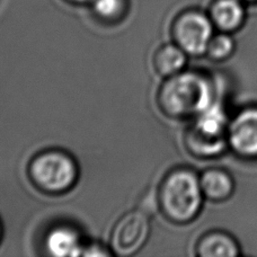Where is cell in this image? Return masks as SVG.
Listing matches in <instances>:
<instances>
[{
	"label": "cell",
	"mask_w": 257,
	"mask_h": 257,
	"mask_svg": "<svg viewBox=\"0 0 257 257\" xmlns=\"http://www.w3.org/2000/svg\"><path fill=\"white\" fill-rule=\"evenodd\" d=\"M212 103L209 80L193 71H181L166 78L157 93L160 111L176 120L196 117Z\"/></svg>",
	"instance_id": "1"
},
{
	"label": "cell",
	"mask_w": 257,
	"mask_h": 257,
	"mask_svg": "<svg viewBox=\"0 0 257 257\" xmlns=\"http://www.w3.org/2000/svg\"><path fill=\"white\" fill-rule=\"evenodd\" d=\"M203 196L196 174L187 168H175L160 183L157 201L167 220L187 223L200 212Z\"/></svg>",
	"instance_id": "2"
},
{
	"label": "cell",
	"mask_w": 257,
	"mask_h": 257,
	"mask_svg": "<svg viewBox=\"0 0 257 257\" xmlns=\"http://www.w3.org/2000/svg\"><path fill=\"white\" fill-rule=\"evenodd\" d=\"M27 174L32 184L49 195H61L73 189L79 176L77 162L61 149H48L34 156Z\"/></svg>",
	"instance_id": "3"
},
{
	"label": "cell",
	"mask_w": 257,
	"mask_h": 257,
	"mask_svg": "<svg viewBox=\"0 0 257 257\" xmlns=\"http://www.w3.org/2000/svg\"><path fill=\"white\" fill-rule=\"evenodd\" d=\"M172 36L175 44L187 54L200 56L206 52L210 41L213 38V23L203 13L187 11L174 21Z\"/></svg>",
	"instance_id": "4"
},
{
	"label": "cell",
	"mask_w": 257,
	"mask_h": 257,
	"mask_svg": "<svg viewBox=\"0 0 257 257\" xmlns=\"http://www.w3.org/2000/svg\"><path fill=\"white\" fill-rule=\"evenodd\" d=\"M150 221L140 210L122 215L111 233V250L117 256H131L138 253L148 240Z\"/></svg>",
	"instance_id": "5"
},
{
	"label": "cell",
	"mask_w": 257,
	"mask_h": 257,
	"mask_svg": "<svg viewBox=\"0 0 257 257\" xmlns=\"http://www.w3.org/2000/svg\"><path fill=\"white\" fill-rule=\"evenodd\" d=\"M229 144L244 157H257V108H248L237 114L228 130Z\"/></svg>",
	"instance_id": "6"
},
{
	"label": "cell",
	"mask_w": 257,
	"mask_h": 257,
	"mask_svg": "<svg viewBox=\"0 0 257 257\" xmlns=\"http://www.w3.org/2000/svg\"><path fill=\"white\" fill-rule=\"evenodd\" d=\"M47 253L57 257L81 256L84 244L75 228L66 224H59L47 233L44 240Z\"/></svg>",
	"instance_id": "7"
},
{
	"label": "cell",
	"mask_w": 257,
	"mask_h": 257,
	"mask_svg": "<svg viewBox=\"0 0 257 257\" xmlns=\"http://www.w3.org/2000/svg\"><path fill=\"white\" fill-rule=\"evenodd\" d=\"M210 18L220 31L232 32L239 29L245 18L240 0H215L210 9Z\"/></svg>",
	"instance_id": "8"
},
{
	"label": "cell",
	"mask_w": 257,
	"mask_h": 257,
	"mask_svg": "<svg viewBox=\"0 0 257 257\" xmlns=\"http://www.w3.org/2000/svg\"><path fill=\"white\" fill-rule=\"evenodd\" d=\"M186 52L177 44H164L156 50L153 63L155 71L164 78L183 71L186 64Z\"/></svg>",
	"instance_id": "9"
},
{
	"label": "cell",
	"mask_w": 257,
	"mask_h": 257,
	"mask_svg": "<svg viewBox=\"0 0 257 257\" xmlns=\"http://www.w3.org/2000/svg\"><path fill=\"white\" fill-rule=\"evenodd\" d=\"M196 250L202 257H233L239 254L236 241L222 232H212L202 238Z\"/></svg>",
	"instance_id": "10"
},
{
	"label": "cell",
	"mask_w": 257,
	"mask_h": 257,
	"mask_svg": "<svg viewBox=\"0 0 257 257\" xmlns=\"http://www.w3.org/2000/svg\"><path fill=\"white\" fill-rule=\"evenodd\" d=\"M200 184L203 195L214 201L224 200L233 190L231 177L220 169H209L204 172L200 177Z\"/></svg>",
	"instance_id": "11"
},
{
	"label": "cell",
	"mask_w": 257,
	"mask_h": 257,
	"mask_svg": "<svg viewBox=\"0 0 257 257\" xmlns=\"http://www.w3.org/2000/svg\"><path fill=\"white\" fill-rule=\"evenodd\" d=\"M93 8L96 15L104 21L113 22L124 13V0H94Z\"/></svg>",
	"instance_id": "12"
},
{
	"label": "cell",
	"mask_w": 257,
	"mask_h": 257,
	"mask_svg": "<svg viewBox=\"0 0 257 257\" xmlns=\"http://www.w3.org/2000/svg\"><path fill=\"white\" fill-rule=\"evenodd\" d=\"M233 49H235L233 40L223 32L222 34L215 35L211 39L208 49H206V53L214 60H223L231 56Z\"/></svg>",
	"instance_id": "13"
},
{
	"label": "cell",
	"mask_w": 257,
	"mask_h": 257,
	"mask_svg": "<svg viewBox=\"0 0 257 257\" xmlns=\"http://www.w3.org/2000/svg\"><path fill=\"white\" fill-rule=\"evenodd\" d=\"M112 250H108L97 242H91L89 245H84L81 256H108L112 255Z\"/></svg>",
	"instance_id": "14"
},
{
	"label": "cell",
	"mask_w": 257,
	"mask_h": 257,
	"mask_svg": "<svg viewBox=\"0 0 257 257\" xmlns=\"http://www.w3.org/2000/svg\"><path fill=\"white\" fill-rule=\"evenodd\" d=\"M72 3H76V4H84L87 2H90V0H70Z\"/></svg>",
	"instance_id": "15"
},
{
	"label": "cell",
	"mask_w": 257,
	"mask_h": 257,
	"mask_svg": "<svg viewBox=\"0 0 257 257\" xmlns=\"http://www.w3.org/2000/svg\"><path fill=\"white\" fill-rule=\"evenodd\" d=\"M2 236H3V226H2V222H0V239H2Z\"/></svg>",
	"instance_id": "16"
},
{
	"label": "cell",
	"mask_w": 257,
	"mask_h": 257,
	"mask_svg": "<svg viewBox=\"0 0 257 257\" xmlns=\"http://www.w3.org/2000/svg\"><path fill=\"white\" fill-rule=\"evenodd\" d=\"M240 2H257V0H240Z\"/></svg>",
	"instance_id": "17"
}]
</instances>
